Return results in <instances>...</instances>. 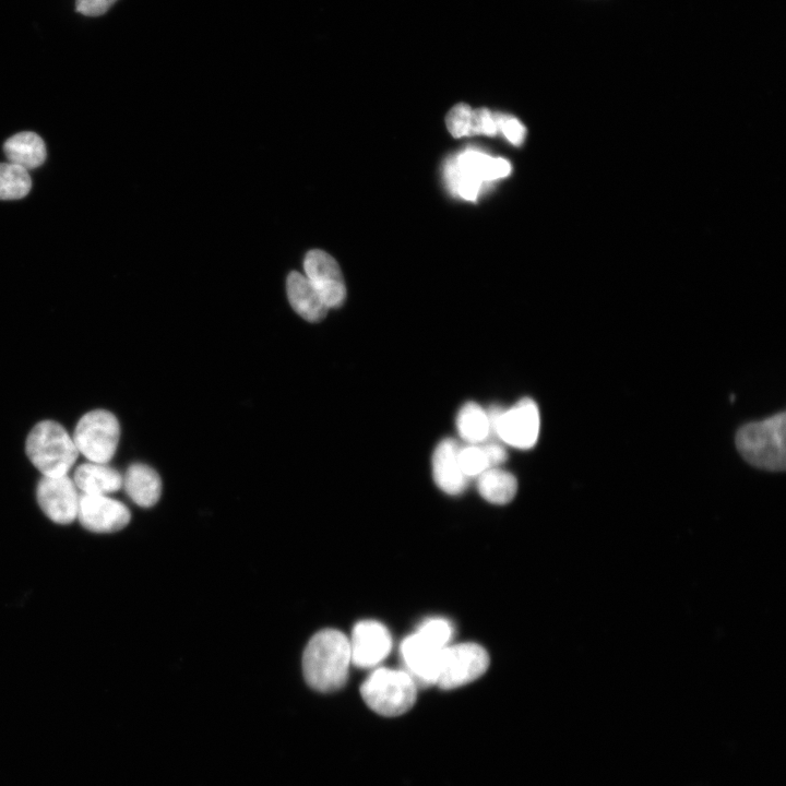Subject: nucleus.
<instances>
[{
  "instance_id": "f257e3e1",
  "label": "nucleus",
  "mask_w": 786,
  "mask_h": 786,
  "mask_svg": "<svg viewBox=\"0 0 786 786\" xmlns=\"http://www.w3.org/2000/svg\"><path fill=\"white\" fill-rule=\"evenodd\" d=\"M352 664L348 638L335 629L317 632L302 655V672L310 688L320 692L336 691L346 683Z\"/></svg>"
},
{
  "instance_id": "f03ea898",
  "label": "nucleus",
  "mask_w": 786,
  "mask_h": 786,
  "mask_svg": "<svg viewBox=\"0 0 786 786\" xmlns=\"http://www.w3.org/2000/svg\"><path fill=\"white\" fill-rule=\"evenodd\" d=\"M786 417L782 412L742 426L736 434L741 456L751 465L772 472L786 467Z\"/></svg>"
},
{
  "instance_id": "7ed1b4c3",
  "label": "nucleus",
  "mask_w": 786,
  "mask_h": 786,
  "mask_svg": "<svg viewBox=\"0 0 786 786\" xmlns=\"http://www.w3.org/2000/svg\"><path fill=\"white\" fill-rule=\"evenodd\" d=\"M25 451L32 464L47 477L68 475L80 454L73 438L53 420L39 421L32 428Z\"/></svg>"
},
{
  "instance_id": "20e7f679",
  "label": "nucleus",
  "mask_w": 786,
  "mask_h": 786,
  "mask_svg": "<svg viewBox=\"0 0 786 786\" xmlns=\"http://www.w3.org/2000/svg\"><path fill=\"white\" fill-rule=\"evenodd\" d=\"M360 694L376 713L382 716H398L414 705L417 683L408 672L381 667L364 681Z\"/></svg>"
},
{
  "instance_id": "39448f33",
  "label": "nucleus",
  "mask_w": 786,
  "mask_h": 786,
  "mask_svg": "<svg viewBox=\"0 0 786 786\" xmlns=\"http://www.w3.org/2000/svg\"><path fill=\"white\" fill-rule=\"evenodd\" d=\"M510 171L511 165L507 159L491 157L475 150H466L455 155L444 167L450 190L468 201L476 200L485 181L505 177Z\"/></svg>"
},
{
  "instance_id": "423d86ee",
  "label": "nucleus",
  "mask_w": 786,
  "mask_h": 786,
  "mask_svg": "<svg viewBox=\"0 0 786 786\" xmlns=\"http://www.w3.org/2000/svg\"><path fill=\"white\" fill-rule=\"evenodd\" d=\"M72 438L79 453L88 462L107 464L116 453L120 425L112 413L94 409L80 418Z\"/></svg>"
},
{
  "instance_id": "0eeeda50",
  "label": "nucleus",
  "mask_w": 786,
  "mask_h": 786,
  "mask_svg": "<svg viewBox=\"0 0 786 786\" xmlns=\"http://www.w3.org/2000/svg\"><path fill=\"white\" fill-rule=\"evenodd\" d=\"M487 415L490 434L495 433L504 443L521 450L535 445L539 436L540 418L533 400L524 397L507 410L493 407Z\"/></svg>"
},
{
  "instance_id": "6e6552de",
  "label": "nucleus",
  "mask_w": 786,
  "mask_h": 786,
  "mask_svg": "<svg viewBox=\"0 0 786 786\" xmlns=\"http://www.w3.org/2000/svg\"><path fill=\"white\" fill-rule=\"evenodd\" d=\"M488 666V653L479 644L468 642L446 646L437 684L444 690L465 686L484 675Z\"/></svg>"
},
{
  "instance_id": "1a4fd4ad",
  "label": "nucleus",
  "mask_w": 786,
  "mask_h": 786,
  "mask_svg": "<svg viewBox=\"0 0 786 786\" xmlns=\"http://www.w3.org/2000/svg\"><path fill=\"white\" fill-rule=\"evenodd\" d=\"M305 276L326 307L338 308L346 299V285L336 260L327 252L312 249L303 260Z\"/></svg>"
},
{
  "instance_id": "9d476101",
  "label": "nucleus",
  "mask_w": 786,
  "mask_h": 786,
  "mask_svg": "<svg viewBox=\"0 0 786 786\" xmlns=\"http://www.w3.org/2000/svg\"><path fill=\"white\" fill-rule=\"evenodd\" d=\"M80 496L74 481L68 475L43 476L36 488L40 509L58 524H70L76 519Z\"/></svg>"
},
{
  "instance_id": "9b49d317",
  "label": "nucleus",
  "mask_w": 786,
  "mask_h": 786,
  "mask_svg": "<svg viewBox=\"0 0 786 786\" xmlns=\"http://www.w3.org/2000/svg\"><path fill=\"white\" fill-rule=\"evenodd\" d=\"M76 519L87 531L114 533L128 525L131 514L122 502L108 496L82 493Z\"/></svg>"
},
{
  "instance_id": "f8f14e48",
  "label": "nucleus",
  "mask_w": 786,
  "mask_h": 786,
  "mask_svg": "<svg viewBox=\"0 0 786 786\" xmlns=\"http://www.w3.org/2000/svg\"><path fill=\"white\" fill-rule=\"evenodd\" d=\"M348 640L352 664L360 668L376 666L388 656L392 647L389 630L376 620L357 622Z\"/></svg>"
},
{
  "instance_id": "ddd939ff",
  "label": "nucleus",
  "mask_w": 786,
  "mask_h": 786,
  "mask_svg": "<svg viewBox=\"0 0 786 786\" xmlns=\"http://www.w3.org/2000/svg\"><path fill=\"white\" fill-rule=\"evenodd\" d=\"M445 647L434 645L418 632L410 634L402 642V658L416 683L437 684L442 653Z\"/></svg>"
},
{
  "instance_id": "4468645a",
  "label": "nucleus",
  "mask_w": 786,
  "mask_h": 786,
  "mask_svg": "<svg viewBox=\"0 0 786 786\" xmlns=\"http://www.w3.org/2000/svg\"><path fill=\"white\" fill-rule=\"evenodd\" d=\"M458 444L451 438L443 439L432 455V475L437 486L448 495L463 492L467 477L458 462Z\"/></svg>"
},
{
  "instance_id": "2eb2a0df",
  "label": "nucleus",
  "mask_w": 786,
  "mask_h": 786,
  "mask_svg": "<svg viewBox=\"0 0 786 786\" xmlns=\"http://www.w3.org/2000/svg\"><path fill=\"white\" fill-rule=\"evenodd\" d=\"M286 291L290 306L305 320L320 322L326 317L329 308L303 274L290 272Z\"/></svg>"
},
{
  "instance_id": "dca6fc26",
  "label": "nucleus",
  "mask_w": 786,
  "mask_h": 786,
  "mask_svg": "<svg viewBox=\"0 0 786 786\" xmlns=\"http://www.w3.org/2000/svg\"><path fill=\"white\" fill-rule=\"evenodd\" d=\"M122 487L131 500L143 508L154 505L162 493L160 477L155 469L142 463L128 467L122 476Z\"/></svg>"
},
{
  "instance_id": "f3484780",
  "label": "nucleus",
  "mask_w": 786,
  "mask_h": 786,
  "mask_svg": "<svg viewBox=\"0 0 786 786\" xmlns=\"http://www.w3.org/2000/svg\"><path fill=\"white\" fill-rule=\"evenodd\" d=\"M73 481L84 495L107 496L122 487V475L107 464L87 462L76 467Z\"/></svg>"
},
{
  "instance_id": "a211bd4d",
  "label": "nucleus",
  "mask_w": 786,
  "mask_h": 786,
  "mask_svg": "<svg viewBox=\"0 0 786 786\" xmlns=\"http://www.w3.org/2000/svg\"><path fill=\"white\" fill-rule=\"evenodd\" d=\"M9 163L29 170L39 167L46 159V146L43 139L29 131L9 138L3 144Z\"/></svg>"
},
{
  "instance_id": "6ab92c4d",
  "label": "nucleus",
  "mask_w": 786,
  "mask_h": 786,
  "mask_svg": "<svg viewBox=\"0 0 786 786\" xmlns=\"http://www.w3.org/2000/svg\"><path fill=\"white\" fill-rule=\"evenodd\" d=\"M480 496L493 504H507L515 496L517 480L513 474L500 467H489L478 476Z\"/></svg>"
},
{
  "instance_id": "aec40b11",
  "label": "nucleus",
  "mask_w": 786,
  "mask_h": 786,
  "mask_svg": "<svg viewBox=\"0 0 786 786\" xmlns=\"http://www.w3.org/2000/svg\"><path fill=\"white\" fill-rule=\"evenodd\" d=\"M456 429L460 437L469 444L485 442L490 436L487 412L474 402L464 404L456 416Z\"/></svg>"
},
{
  "instance_id": "412c9836",
  "label": "nucleus",
  "mask_w": 786,
  "mask_h": 786,
  "mask_svg": "<svg viewBox=\"0 0 786 786\" xmlns=\"http://www.w3.org/2000/svg\"><path fill=\"white\" fill-rule=\"evenodd\" d=\"M31 188L32 179L26 169L11 163H0V200L22 199Z\"/></svg>"
},
{
  "instance_id": "4be33fe9",
  "label": "nucleus",
  "mask_w": 786,
  "mask_h": 786,
  "mask_svg": "<svg viewBox=\"0 0 786 786\" xmlns=\"http://www.w3.org/2000/svg\"><path fill=\"white\" fill-rule=\"evenodd\" d=\"M458 462L467 478L478 477L489 468L484 450L478 444H469L458 449Z\"/></svg>"
},
{
  "instance_id": "5701e85b",
  "label": "nucleus",
  "mask_w": 786,
  "mask_h": 786,
  "mask_svg": "<svg viewBox=\"0 0 786 786\" xmlns=\"http://www.w3.org/2000/svg\"><path fill=\"white\" fill-rule=\"evenodd\" d=\"M417 632L434 645L445 647L452 635V626L445 619L431 618L422 622Z\"/></svg>"
},
{
  "instance_id": "b1692460",
  "label": "nucleus",
  "mask_w": 786,
  "mask_h": 786,
  "mask_svg": "<svg viewBox=\"0 0 786 786\" xmlns=\"http://www.w3.org/2000/svg\"><path fill=\"white\" fill-rule=\"evenodd\" d=\"M472 108L467 104H457L448 112L445 122L454 138L469 135Z\"/></svg>"
},
{
  "instance_id": "393cba45",
  "label": "nucleus",
  "mask_w": 786,
  "mask_h": 786,
  "mask_svg": "<svg viewBox=\"0 0 786 786\" xmlns=\"http://www.w3.org/2000/svg\"><path fill=\"white\" fill-rule=\"evenodd\" d=\"M498 132V114H492L487 108L472 109L469 135L486 134L493 136Z\"/></svg>"
},
{
  "instance_id": "a878e982",
  "label": "nucleus",
  "mask_w": 786,
  "mask_h": 786,
  "mask_svg": "<svg viewBox=\"0 0 786 786\" xmlns=\"http://www.w3.org/2000/svg\"><path fill=\"white\" fill-rule=\"evenodd\" d=\"M498 128L509 142L513 145H521L525 139V127L514 117L498 114Z\"/></svg>"
},
{
  "instance_id": "bb28decb",
  "label": "nucleus",
  "mask_w": 786,
  "mask_h": 786,
  "mask_svg": "<svg viewBox=\"0 0 786 786\" xmlns=\"http://www.w3.org/2000/svg\"><path fill=\"white\" fill-rule=\"evenodd\" d=\"M116 1L117 0H76L75 9L83 15L97 16L107 12Z\"/></svg>"
},
{
  "instance_id": "cd10ccee",
  "label": "nucleus",
  "mask_w": 786,
  "mask_h": 786,
  "mask_svg": "<svg viewBox=\"0 0 786 786\" xmlns=\"http://www.w3.org/2000/svg\"><path fill=\"white\" fill-rule=\"evenodd\" d=\"M481 448L487 457L489 467H498L504 463L508 457L505 449L498 442H488Z\"/></svg>"
}]
</instances>
